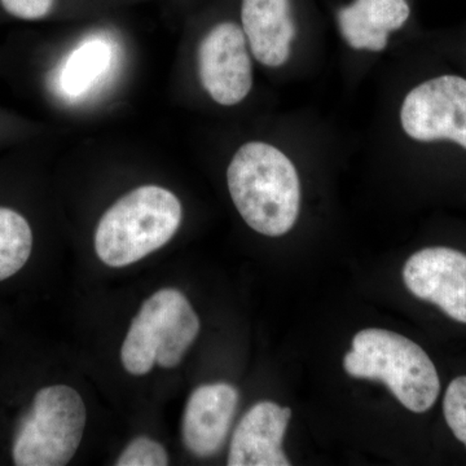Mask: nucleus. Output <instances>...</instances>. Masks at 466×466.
<instances>
[{"label":"nucleus","mask_w":466,"mask_h":466,"mask_svg":"<svg viewBox=\"0 0 466 466\" xmlns=\"http://www.w3.org/2000/svg\"><path fill=\"white\" fill-rule=\"evenodd\" d=\"M227 183L233 204L254 231L279 238L296 225L299 177L281 150L266 143L245 144L233 156Z\"/></svg>","instance_id":"1"},{"label":"nucleus","mask_w":466,"mask_h":466,"mask_svg":"<svg viewBox=\"0 0 466 466\" xmlns=\"http://www.w3.org/2000/svg\"><path fill=\"white\" fill-rule=\"evenodd\" d=\"M55 0H0V9L7 16L21 21H38L47 17Z\"/></svg>","instance_id":"17"},{"label":"nucleus","mask_w":466,"mask_h":466,"mask_svg":"<svg viewBox=\"0 0 466 466\" xmlns=\"http://www.w3.org/2000/svg\"><path fill=\"white\" fill-rule=\"evenodd\" d=\"M443 412L453 435L466 447V376L450 383L444 395Z\"/></svg>","instance_id":"15"},{"label":"nucleus","mask_w":466,"mask_h":466,"mask_svg":"<svg viewBox=\"0 0 466 466\" xmlns=\"http://www.w3.org/2000/svg\"><path fill=\"white\" fill-rule=\"evenodd\" d=\"M343 367L355 379L385 383L412 412L431 410L440 395V376L431 359L417 343L390 330L370 328L359 332Z\"/></svg>","instance_id":"3"},{"label":"nucleus","mask_w":466,"mask_h":466,"mask_svg":"<svg viewBox=\"0 0 466 466\" xmlns=\"http://www.w3.org/2000/svg\"><path fill=\"white\" fill-rule=\"evenodd\" d=\"M198 60L201 84L218 104L236 106L249 95L251 61L247 36L238 24L214 26L200 43Z\"/></svg>","instance_id":"7"},{"label":"nucleus","mask_w":466,"mask_h":466,"mask_svg":"<svg viewBox=\"0 0 466 466\" xmlns=\"http://www.w3.org/2000/svg\"><path fill=\"white\" fill-rule=\"evenodd\" d=\"M200 332V320L182 291L165 288L143 303L121 349L130 375L144 376L155 364L177 367Z\"/></svg>","instance_id":"4"},{"label":"nucleus","mask_w":466,"mask_h":466,"mask_svg":"<svg viewBox=\"0 0 466 466\" xmlns=\"http://www.w3.org/2000/svg\"><path fill=\"white\" fill-rule=\"evenodd\" d=\"M410 15L406 0H355L339 9V29L355 50L382 51L389 34L400 29Z\"/></svg>","instance_id":"12"},{"label":"nucleus","mask_w":466,"mask_h":466,"mask_svg":"<svg viewBox=\"0 0 466 466\" xmlns=\"http://www.w3.org/2000/svg\"><path fill=\"white\" fill-rule=\"evenodd\" d=\"M238 404V391L218 382L196 389L183 415L184 446L198 458H211L225 446Z\"/></svg>","instance_id":"9"},{"label":"nucleus","mask_w":466,"mask_h":466,"mask_svg":"<svg viewBox=\"0 0 466 466\" xmlns=\"http://www.w3.org/2000/svg\"><path fill=\"white\" fill-rule=\"evenodd\" d=\"M241 21L254 57L262 66H283L296 36L290 0H242Z\"/></svg>","instance_id":"11"},{"label":"nucleus","mask_w":466,"mask_h":466,"mask_svg":"<svg viewBox=\"0 0 466 466\" xmlns=\"http://www.w3.org/2000/svg\"><path fill=\"white\" fill-rule=\"evenodd\" d=\"M400 121L417 142L451 140L466 149V79L441 76L417 86L403 101Z\"/></svg>","instance_id":"6"},{"label":"nucleus","mask_w":466,"mask_h":466,"mask_svg":"<svg viewBox=\"0 0 466 466\" xmlns=\"http://www.w3.org/2000/svg\"><path fill=\"white\" fill-rule=\"evenodd\" d=\"M290 408L259 401L238 422L229 446V466H288L283 451Z\"/></svg>","instance_id":"10"},{"label":"nucleus","mask_w":466,"mask_h":466,"mask_svg":"<svg viewBox=\"0 0 466 466\" xmlns=\"http://www.w3.org/2000/svg\"><path fill=\"white\" fill-rule=\"evenodd\" d=\"M32 226L16 208L0 205V281L16 275L32 256Z\"/></svg>","instance_id":"14"},{"label":"nucleus","mask_w":466,"mask_h":466,"mask_svg":"<svg viewBox=\"0 0 466 466\" xmlns=\"http://www.w3.org/2000/svg\"><path fill=\"white\" fill-rule=\"evenodd\" d=\"M87 410L81 395L66 385L43 388L21 420L14 441L15 464L64 466L84 438Z\"/></svg>","instance_id":"5"},{"label":"nucleus","mask_w":466,"mask_h":466,"mask_svg":"<svg viewBox=\"0 0 466 466\" xmlns=\"http://www.w3.org/2000/svg\"><path fill=\"white\" fill-rule=\"evenodd\" d=\"M113 60V48L108 42L91 38L81 43L48 76L50 90L66 99L81 97L106 75Z\"/></svg>","instance_id":"13"},{"label":"nucleus","mask_w":466,"mask_h":466,"mask_svg":"<svg viewBox=\"0 0 466 466\" xmlns=\"http://www.w3.org/2000/svg\"><path fill=\"white\" fill-rule=\"evenodd\" d=\"M182 204L158 186L134 189L101 218L95 233V250L104 265L126 267L161 249L182 223Z\"/></svg>","instance_id":"2"},{"label":"nucleus","mask_w":466,"mask_h":466,"mask_svg":"<svg viewBox=\"0 0 466 466\" xmlns=\"http://www.w3.org/2000/svg\"><path fill=\"white\" fill-rule=\"evenodd\" d=\"M407 289L466 324V254L434 247L417 251L403 268Z\"/></svg>","instance_id":"8"},{"label":"nucleus","mask_w":466,"mask_h":466,"mask_svg":"<svg viewBox=\"0 0 466 466\" xmlns=\"http://www.w3.org/2000/svg\"><path fill=\"white\" fill-rule=\"evenodd\" d=\"M168 464L167 450L158 441L147 437L135 438L122 451L116 466H165Z\"/></svg>","instance_id":"16"}]
</instances>
